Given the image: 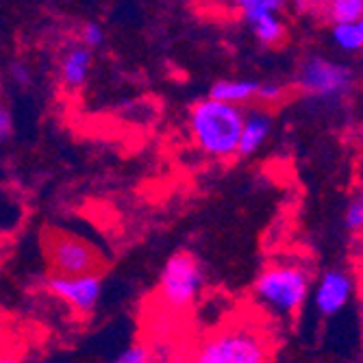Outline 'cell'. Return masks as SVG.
<instances>
[{"label": "cell", "mask_w": 363, "mask_h": 363, "mask_svg": "<svg viewBox=\"0 0 363 363\" xmlns=\"http://www.w3.org/2000/svg\"><path fill=\"white\" fill-rule=\"evenodd\" d=\"M189 133L205 155L213 159H228L238 155L244 111L211 98L194 103L189 109Z\"/></svg>", "instance_id": "6da1fadb"}, {"label": "cell", "mask_w": 363, "mask_h": 363, "mask_svg": "<svg viewBox=\"0 0 363 363\" xmlns=\"http://www.w3.org/2000/svg\"><path fill=\"white\" fill-rule=\"evenodd\" d=\"M311 279L298 263H274L263 270L252 287L257 305L272 318H289L303 307L309 296Z\"/></svg>", "instance_id": "7a4b0ae2"}, {"label": "cell", "mask_w": 363, "mask_h": 363, "mask_svg": "<svg viewBox=\"0 0 363 363\" xmlns=\"http://www.w3.org/2000/svg\"><path fill=\"white\" fill-rule=\"evenodd\" d=\"M194 363H270V342L257 326L230 324L203 342Z\"/></svg>", "instance_id": "3957f363"}, {"label": "cell", "mask_w": 363, "mask_h": 363, "mask_svg": "<svg viewBox=\"0 0 363 363\" xmlns=\"http://www.w3.org/2000/svg\"><path fill=\"white\" fill-rule=\"evenodd\" d=\"M46 263L52 277H87L101 274L105 259L98 248L81 235L61 228H50L44 235Z\"/></svg>", "instance_id": "277c9868"}, {"label": "cell", "mask_w": 363, "mask_h": 363, "mask_svg": "<svg viewBox=\"0 0 363 363\" xmlns=\"http://www.w3.org/2000/svg\"><path fill=\"white\" fill-rule=\"evenodd\" d=\"M205 285L201 261L191 252H174L159 274V298L170 309H187L196 303Z\"/></svg>", "instance_id": "5b68a950"}, {"label": "cell", "mask_w": 363, "mask_h": 363, "mask_svg": "<svg viewBox=\"0 0 363 363\" xmlns=\"http://www.w3.org/2000/svg\"><path fill=\"white\" fill-rule=\"evenodd\" d=\"M354 74L348 65L326 59V57H309L301 63L296 72V85L311 98L318 101H337L344 98L352 87Z\"/></svg>", "instance_id": "8992f818"}, {"label": "cell", "mask_w": 363, "mask_h": 363, "mask_svg": "<svg viewBox=\"0 0 363 363\" xmlns=\"http://www.w3.org/2000/svg\"><path fill=\"white\" fill-rule=\"evenodd\" d=\"M46 289L72 307L77 313H91L101 301L103 294V281L101 274H87V277H48Z\"/></svg>", "instance_id": "52a82bcc"}, {"label": "cell", "mask_w": 363, "mask_h": 363, "mask_svg": "<svg viewBox=\"0 0 363 363\" xmlns=\"http://www.w3.org/2000/svg\"><path fill=\"white\" fill-rule=\"evenodd\" d=\"M238 9L259 44L274 46L283 40L285 24L279 18V11L283 9L281 0H242Z\"/></svg>", "instance_id": "ba28073f"}, {"label": "cell", "mask_w": 363, "mask_h": 363, "mask_svg": "<svg viewBox=\"0 0 363 363\" xmlns=\"http://www.w3.org/2000/svg\"><path fill=\"white\" fill-rule=\"evenodd\" d=\"M352 291L354 281L346 270H326L315 285L313 305L322 315H335L348 305V301L352 298Z\"/></svg>", "instance_id": "9c48e42d"}, {"label": "cell", "mask_w": 363, "mask_h": 363, "mask_svg": "<svg viewBox=\"0 0 363 363\" xmlns=\"http://www.w3.org/2000/svg\"><path fill=\"white\" fill-rule=\"evenodd\" d=\"M91 63H94V52L85 48L83 44H74L63 52L61 63H59V77L65 89L77 91L81 89L91 72Z\"/></svg>", "instance_id": "30bf717a"}, {"label": "cell", "mask_w": 363, "mask_h": 363, "mask_svg": "<svg viewBox=\"0 0 363 363\" xmlns=\"http://www.w3.org/2000/svg\"><path fill=\"white\" fill-rule=\"evenodd\" d=\"M272 130V118L266 109H250L244 113V124H242V135H240V146L238 155L248 157L255 155L263 142L270 138Z\"/></svg>", "instance_id": "8fae6325"}, {"label": "cell", "mask_w": 363, "mask_h": 363, "mask_svg": "<svg viewBox=\"0 0 363 363\" xmlns=\"http://www.w3.org/2000/svg\"><path fill=\"white\" fill-rule=\"evenodd\" d=\"M257 91H259L257 79H220L211 85L207 98L242 109V105L257 101Z\"/></svg>", "instance_id": "7c38bea8"}, {"label": "cell", "mask_w": 363, "mask_h": 363, "mask_svg": "<svg viewBox=\"0 0 363 363\" xmlns=\"http://www.w3.org/2000/svg\"><path fill=\"white\" fill-rule=\"evenodd\" d=\"M331 40L342 52H361L363 50V18L348 24H333Z\"/></svg>", "instance_id": "4fadbf2b"}, {"label": "cell", "mask_w": 363, "mask_h": 363, "mask_svg": "<svg viewBox=\"0 0 363 363\" xmlns=\"http://www.w3.org/2000/svg\"><path fill=\"white\" fill-rule=\"evenodd\" d=\"M326 9V16L333 24H348L363 18V0H333Z\"/></svg>", "instance_id": "5bb4252c"}, {"label": "cell", "mask_w": 363, "mask_h": 363, "mask_svg": "<svg viewBox=\"0 0 363 363\" xmlns=\"http://www.w3.org/2000/svg\"><path fill=\"white\" fill-rule=\"evenodd\" d=\"M81 44L91 52L105 44V28L98 22H85L81 28Z\"/></svg>", "instance_id": "9a60e30c"}, {"label": "cell", "mask_w": 363, "mask_h": 363, "mask_svg": "<svg viewBox=\"0 0 363 363\" xmlns=\"http://www.w3.org/2000/svg\"><path fill=\"white\" fill-rule=\"evenodd\" d=\"M344 224L350 233H361L363 230V201L357 198L352 201L348 207H346V213H344Z\"/></svg>", "instance_id": "2e32d148"}, {"label": "cell", "mask_w": 363, "mask_h": 363, "mask_svg": "<svg viewBox=\"0 0 363 363\" xmlns=\"http://www.w3.org/2000/svg\"><path fill=\"white\" fill-rule=\"evenodd\" d=\"M111 363H150V350L142 344L128 346Z\"/></svg>", "instance_id": "e0dca14e"}, {"label": "cell", "mask_w": 363, "mask_h": 363, "mask_svg": "<svg viewBox=\"0 0 363 363\" xmlns=\"http://www.w3.org/2000/svg\"><path fill=\"white\" fill-rule=\"evenodd\" d=\"M283 98V85L277 81H259V91H257V101L263 105H272L279 103Z\"/></svg>", "instance_id": "ac0fdd59"}, {"label": "cell", "mask_w": 363, "mask_h": 363, "mask_svg": "<svg viewBox=\"0 0 363 363\" xmlns=\"http://www.w3.org/2000/svg\"><path fill=\"white\" fill-rule=\"evenodd\" d=\"M11 133H13V118L7 107L0 105V142L9 140Z\"/></svg>", "instance_id": "d6986e66"}, {"label": "cell", "mask_w": 363, "mask_h": 363, "mask_svg": "<svg viewBox=\"0 0 363 363\" xmlns=\"http://www.w3.org/2000/svg\"><path fill=\"white\" fill-rule=\"evenodd\" d=\"M11 77H13V81L18 85H26L30 81V72H28V68L24 63H13L11 65Z\"/></svg>", "instance_id": "ffe728a7"}, {"label": "cell", "mask_w": 363, "mask_h": 363, "mask_svg": "<svg viewBox=\"0 0 363 363\" xmlns=\"http://www.w3.org/2000/svg\"><path fill=\"white\" fill-rule=\"evenodd\" d=\"M3 346H5V324L0 322V350H3Z\"/></svg>", "instance_id": "44dd1931"}, {"label": "cell", "mask_w": 363, "mask_h": 363, "mask_svg": "<svg viewBox=\"0 0 363 363\" xmlns=\"http://www.w3.org/2000/svg\"><path fill=\"white\" fill-rule=\"evenodd\" d=\"M0 363H18L13 357H7V354H0Z\"/></svg>", "instance_id": "7402d4cb"}]
</instances>
